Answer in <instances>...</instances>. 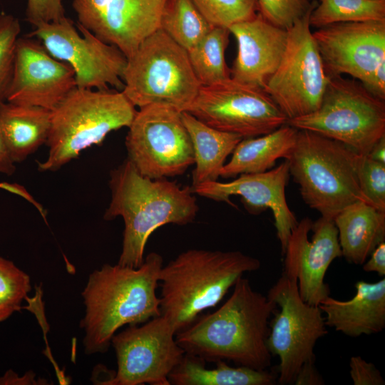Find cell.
Listing matches in <instances>:
<instances>
[{"label": "cell", "mask_w": 385, "mask_h": 385, "mask_svg": "<svg viewBox=\"0 0 385 385\" xmlns=\"http://www.w3.org/2000/svg\"><path fill=\"white\" fill-rule=\"evenodd\" d=\"M260 267L258 259L237 250L183 252L159 272L160 315L177 334L215 307L245 272Z\"/></svg>", "instance_id": "4"}, {"label": "cell", "mask_w": 385, "mask_h": 385, "mask_svg": "<svg viewBox=\"0 0 385 385\" xmlns=\"http://www.w3.org/2000/svg\"><path fill=\"white\" fill-rule=\"evenodd\" d=\"M289 178L288 161L262 173H245L227 183L207 182L192 188L193 193L235 207L230 200L239 195L247 211L257 215L267 209L273 214L277 235L284 254L288 238L298 221L289 207L285 188Z\"/></svg>", "instance_id": "18"}, {"label": "cell", "mask_w": 385, "mask_h": 385, "mask_svg": "<svg viewBox=\"0 0 385 385\" xmlns=\"http://www.w3.org/2000/svg\"><path fill=\"white\" fill-rule=\"evenodd\" d=\"M309 15L317 29L337 23L385 20V0H319Z\"/></svg>", "instance_id": "29"}, {"label": "cell", "mask_w": 385, "mask_h": 385, "mask_svg": "<svg viewBox=\"0 0 385 385\" xmlns=\"http://www.w3.org/2000/svg\"><path fill=\"white\" fill-rule=\"evenodd\" d=\"M136 112L122 91L75 87L51 111L48 155L38 163V170L56 171L101 145L111 131L128 128Z\"/></svg>", "instance_id": "5"}, {"label": "cell", "mask_w": 385, "mask_h": 385, "mask_svg": "<svg viewBox=\"0 0 385 385\" xmlns=\"http://www.w3.org/2000/svg\"><path fill=\"white\" fill-rule=\"evenodd\" d=\"M123 93L135 107L152 104L187 111L202 86L188 51L160 29L127 58Z\"/></svg>", "instance_id": "7"}, {"label": "cell", "mask_w": 385, "mask_h": 385, "mask_svg": "<svg viewBox=\"0 0 385 385\" xmlns=\"http://www.w3.org/2000/svg\"><path fill=\"white\" fill-rule=\"evenodd\" d=\"M355 288L349 300L328 296L319 303L326 326L351 337L381 332L385 327V279L374 283L358 281Z\"/></svg>", "instance_id": "21"}, {"label": "cell", "mask_w": 385, "mask_h": 385, "mask_svg": "<svg viewBox=\"0 0 385 385\" xmlns=\"http://www.w3.org/2000/svg\"><path fill=\"white\" fill-rule=\"evenodd\" d=\"M14 163L0 129V173H4L9 176L14 174L16 170Z\"/></svg>", "instance_id": "41"}, {"label": "cell", "mask_w": 385, "mask_h": 385, "mask_svg": "<svg viewBox=\"0 0 385 385\" xmlns=\"http://www.w3.org/2000/svg\"><path fill=\"white\" fill-rule=\"evenodd\" d=\"M50 127V110L0 102V129L14 163L24 161L46 143Z\"/></svg>", "instance_id": "23"}, {"label": "cell", "mask_w": 385, "mask_h": 385, "mask_svg": "<svg viewBox=\"0 0 385 385\" xmlns=\"http://www.w3.org/2000/svg\"><path fill=\"white\" fill-rule=\"evenodd\" d=\"M363 86L373 96L385 101V61L376 68Z\"/></svg>", "instance_id": "39"}, {"label": "cell", "mask_w": 385, "mask_h": 385, "mask_svg": "<svg viewBox=\"0 0 385 385\" xmlns=\"http://www.w3.org/2000/svg\"><path fill=\"white\" fill-rule=\"evenodd\" d=\"M350 376L354 385H384L385 381L380 371L360 356L351 357Z\"/></svg>", "instance_id": "37"}, {"label": "cell", "mask_w": 385, "mask_h": 385, "mask_svg": "<svg viewBox=\"0 0 385 385\" xmlns=\"http://www.w3.org/2000/svg\"><path fill=\"white\" fill-rule=\"evenodd\" d=\"M360 155L339 141L298 130L287 160L289 175L299 185L304 202L322 217L334 220L354 202L371 205L359 185L356 170Z\"/></svg>", "instance_id": "6"}, {"label": "cell", "mask_w": 385, "mask_h": 385, "mask_svg": "<svg viewBox=\"0 0 385 385\" xmlns=\"http://www.w3.org/2000/svg\"><path fill=\"white\" fill-rule=\"evenodd\" d=\"M109 187L111 199L103 218L120 216L124 221L118 262L121 265L140 267L149 237L156 229L166 224L190 223L199 210L191 186L143 176L127 158L111 170Z\"/></svg>", "instance_id": "3"}, {"label": "cell", "mask_w": 385, "mask_h": 385, "mask_svg": "<svg viewBox=\"0 0 385 385\" xmlns=\"http://www.w3.org/2000/svg\"><path fill=\"white\" fill-rule=\"evenodd\" d=\"M214 369L206 368L205 361L185 354L168 376L173 385H274L277 375L272 371L237 366H230L225 361L216 362Z\"/></svg>", "instance_id": "26"}, {"label": "cell", "mask_w": 385, "mask_h": 385, "mask_svg": "<svg viewBox=\"0 0 385 385\" xmlns=\"http://www.w3.org/2000/svg\"><path fill=\"white\" fill-rule=\"evenodd\" d=\"M258 13L267 21L288 30L311 9L309 0H257Z\"/></svg>", "instance_id": "34"}, {"label": "cell", "mask_w": 385, "mask_h": 385, "mask_svg": "<svg viewBox=\"0 0 385 385\" xmlns=\"http://www.w3.org/2000/svg\"><path fill=\"white\" fill-rule=\"evenodd\" d=\"M214 27L228 29L253 18L258 13L257 0H192Z\"/></svg>", "instance_id": "31"}, {"label": "cell", "mask_w": 385, "mask_h": 385, "mask_svg": "<svg viewBox=\"0 0 385 385\" xmlns=\"http://www.w3.org/2000/svg\"><path fill=\"white\" fill-rule=\"evenodd\" d=\"M284 255V272L297 279L304 302L318 306L330 294L324 282L327 270L342 257L334 220L304 217L292 230Z\"/></svg>", "instance_id": "15"}, {"label": "cell", "mask_w": 385, "mask_h": 385, "mask_svg": "<svg viewBox=\"0 0 385 385\" xmlns=\"http://www.w3.org/2000/svg\"><path fill=\"white\" fill-rule=\"evenodd\" d=\"M296 385H323L324 381L315 366V359L305 361L294 381Z\"/></svg>", "instance_id": "38"}, {"label": "cell", "mask_w": 385, "mask_h": 385, "mask_svg": "<svg viewBox=\"0 0 385 385\" xmlns=\"http://www.w3.org/2000/svg\"><path fill=\"white\" fill-rule=\"evenodd\" d=\"M213 27L192 0H167L160 29L187 51Z\"/></svg>", "instance_id": "28"}, {"label": "cell", "mask_w": 385, "mask_h": 385, "mask_svg": "<svg viewBox=\"0 0 385 385\" xmlns=\"http://www.w3.org/2000/svg\"><path fill=\"white\" fill-rule=\"evenodd\" d=\"M187 112L210 127L242 138L267 134L288 121L263 88L230 77L201 86Z\"/></svg>", "instance_id": "13"}, {"label": "cell", "mask_w": 385, "mask_h": 385, "mask_svg": "<svg viewBox=\"0 0 385 385\" xmlns=\"http://www.w3.org/2000/svg\"><path fill=\"white\" fill-rule=\"evenodd\" d=\"M356 173L363 195L374 207L385 211V164L361 155Z\"/></svg>", "instance_id": "33"}, {"label": "cell", "mask_w": 385, "mask_h": 385, "mask_svg": "<svg viewBox=\"0 0 385 385\" xmlns=\"http://www.w3.org/2000/svg\"><path fill=\"white\" fill-rule=\"evenodd\" d=\"M27 36L36 37L55 58L69 64L76 87L122 91L125 56L115 46L64 17L56 22H40Z\"/></svg>", "instance_id": "12"}, {"label": "cell", "mask_w": 385, "mask_h": 385, "mask_svg": "<svg viewBox=\"0 0 385 385\" xmlns=\"http://www.w3.org/2000/svg\"><path fill=\"white\" fill-rule=\"evenodd\" d=\"M31 289L29 276L11 261L0 257V322L21 309Z\"/></svg>", "instance_id": "30"}, {"label": "cell", "mask_w": 385, "mask_h": 385, "mask_svg": "<svg viewBox=\"0 0 385 385\" xmlns=\"http://www.w3.org/2000/svg\"><path fill=\"white\" fill-rule=\"evenodd\" d=\"M298 130L288 124L260 136L242 139L225 164L220 177L230 178L245 173H262L276 161L289 158L295 145Z\"/></svg>", "instance_id": "24"}, {"label": "cell", "mask_w": 385, "mask_h": 385, "mask_svg": "<svg viewBox=\"0 0 385 385\" xmlns=\"http://www.w3.org/2000/svg\"><path fill=\"white\" fill-rule=\"evenodd\" d=\"M163 265L162 256L153 252L137 268L106 264L89 275L82 292L86 314L80 324L86 354L106 352L121 327L160 315L156 289Z\"/></svg>", "instance_id": "2"}, {"label": "cell", "mask_w": 385, "mask_h": 385, "mask_svg": "<svg viewBox=\"0 0 385 385\" xmlns=\"http://www.w3.org/2000/svg\"><path fill=\"white\" fill-rule=\"evenodd\" d=\"M267 297L279 308L269 322L267 341L270 354L279 359L278 382L294 384L302 365L315 359L317 341L327 334L324 317L318 306L302 300L297 279L284 272Z\"/></svg>", "instance_id": "11"}, {"label": "cell", "mask_w": 385, "mask_h": 385, "mask_svg": "<svg viewBox=\"0 0 385 385\" xmlns=\"http://www.w3.org/2000/svg\"><path fill=\"white\" fill-rule=\"evenodd\" d=\"M237 43L230 78L264 89L282 58L287 30L265 20L259 13L228 28Z\"/></svg>", "instance_id": "19"}, {"label": "cell", "mask_w": 385, "mask_h": 385, "mask_svg": "<svg viewBox=\"0 0 385 385\" xmlns=\"http://www.w3.org/2000/svg\"><path fill=\"white\" fill-rule=\"evenodd\" d=\"M287 124L339 141L360 155H367L385 135V103L355 79L329 76L318 108L289 119Z\"/></svg>", "instance_id": "8"}, {"label": "cell", "mask_w": 385, "mask_h": 385, "mask_svg": "<svg viewBox=\"0 0 385 385\" xmlns=\"http://www.w3.org/2000/svg\"><path fill=\"white\" fill-rule=\"evenodd\" d=\"M167 0H110L101 23L94 33L131 56L140 43L160 29Z\"/></svg>", "instance_id": "20"}, {"label": "cell", "mask_w": 385, "mask_h": 385, "mask_svg": "<svg viewBox=\"0 0 385 385\" xmlns=\"http://www.w3.org/2000/svg\"><path fill=\"white\" fill-rule=\"evenodd\" d=\"M366 155L374 160L385 164V135L373 145Z\"/></svg>", "instance_id": "42"}, {"label": "cell", "mask_w": 385, "mask_h": 385, "mask_svg": "<svg viewBox=\"0 0 385 385\" xmlns=\"http://www.w3.org/2000/svg\"><path fill=\"white\" fill-rule=\"evenodd\" d=\"M110 0H73L78 23L93 34L99 27Z\"/></svg>", "instance_id": "36"}, {"label": "cell", "mask_w": 385, "mask_h": 385, "mask_svg": "<svg viewBox=\"0 0 385 385\" xmlns=\"http://www.w3.org/2000/svg\"><path fill=\"white\" fill-rule=\"evenodd\" d=\"M175 334L161 315L115 334L111 344L118 369L108 385H170L168 376L185 354Z\"/></svg>", "instance_id": "14"}, {"label": "cell", "mask_w": 385, "mask_h": 385, "mask_svg": "<svg viewBox=\"0 0 385 385\" xmlns=\"http://www.w3.org/2000/svg\"><path fill=\"white\" fill-rule=\"evenodd\" d=\"M181 116L194 151L191 188L217 181L227 158L243 138L210 127L187 111L181 112Z\"/></svg>", "instance_id": "25"}, {"label": "cell", "mask_w": 385, "mask_h": 385, "mask_svg": "<svg viewBox=\"0 0 385 385\" xmlns=\"http://www.w3.org/2000/svg\"><path fill=\"white\" fill-rule=\"evenodd\" d=\"M312 35L329 76L348 75L364 85L385 61V20L333 24Z\"/></svg>", "instance_id": "16"}, {"label": "cell", "mask_w": 385, "mask_h": 385, "mask_svg": "<svg viewBox=\"0 0 385 385\" xmlns=\"http://www.w3.org/2000/svg\"><path fill=\"white\" fill-rule=\"evenodd\" d=\"M75 87V73L69 64L53 57L31 37L18 38L6 101L51 111Z\"/></svg>", "instance_id": "17"}, {"label": "cell", "mask_w": 385, "mask_h": 385, "mask_svg": "<svg viewBox=\"0 0 385 385\" xmlns=\"http://www.w3.org/2000/svg\"><path fill=\"white\" fill-rule=\"evenodd\" d=\"M21 25L11 14H0V102L5 101L14 67L16 42Z\"/></svg>", "instance_id": "32"}, {"label": "cell", "mask_w": 385, "mask_h": 385, "mask_svg": "<svg viewBox=\"0 0 385 385\" xmlns=\"http://www.w3.org/2000/svg\"><path fill=\"white\" fill-rule=\"evenodd\" d=\"M233 287L231 296L219 309L178 332L175 340L186 354L205 361L222 360L267 369L272 359L267 345L269 319L277 305L254 290L243 276Z\"/></svg>", "instance_id": "1"}, {"label": "cell", "mask_w": 385, "mask_h": 385, "mask_svg": "<svg viewBox=\"0 0 385 385\" xmlns=\"http://www.w3.org/2000/svg\"><path fill=\"white\" fill-rule=\"evenodd\" d=\"M230 34L227 28L213 27L188 51L191 66L202 86H211L230 77L225 58Z\"/></svg>", "instance_id": "27"}, {"label": "cell", "mask_w": 385, "mask_h": 385, "mask_svg": "<svg viewBox=\"0 0 385 385\" xmlns=\"http://www.w3.org/2000/svg\"><path fill=\"white\" fill-rule=\"evenodd\" d=\"M26 19L33 26L40 22H56L64 17L63 0H27Z\"/></svg>", "instance_id": "35"}, {"label": "cell", "mask_w": 385, "mask_h": 385, "mask_svg": "<svg viewBox=\"0 0 385 385\" xmlns=\"http://www.w3.org/2000/svg\"><path fill=\"white\" fill-rule=\"evenodd\" d=\"M127 159L143 176L182 175L194 165V151L181 112L163 104L140 108L125 137Z\"/></svg>", "instance_id": "9"}, {"label": "cell", "mask_w": 385, "mask_h": 385, "mask_svg": "<svg viewBox=\"0 0 385 385\" xmlns=\"http://www.w3.org/2000/svg\"><path fill=\"white\" fill-rule=\"evenodd\" d=\"M316 4L287 30L281 61L264 88L288 120L317 110L329 78L309 24Z\"/></svg>", "instance_id": "10"}, {"label": "cell", "mask_w": 385, "mask_h": 385, "mask_svg": "<svg viewBox=\"0 0 385 385\" xmlns=\"http://www.w3.org/2000/svg\"><path fill=\"white\" fill-rule=\"evenodd\" d=\"M342 257L363 265L374 250L385 240V211L363 201L354 202L334 218Z\"/></svg>", "instance_id": "22"}, {"label": "cell", "mask_w": 385, "mask_h": 385, "mask_svg": "<svg viewBox=\"0 0 385 385\" xmlns=\"http://www.w3.org/2000/svg\"><path fill=\"white\" fill-rule=\"evenodd\" d=\"M370 259L364 263L365 272H374L380 276L385 275V243H380L370 255Z\"/></svg>", "instance_id": "40"}]
</instances>
